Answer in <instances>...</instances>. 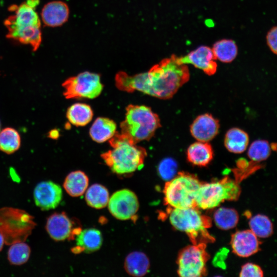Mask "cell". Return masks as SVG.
Wrapping results in <instances>:
<instances>
[{
    "instance_id": "277c9868",
    "label": "cell",
    "mask_w": 277,
    "mask_h": 277,
    "mask_svg": "<svg viewBox=\"0 0 277 277\" xmlns=\"http://www.w3.org/2000/svg\"><path fill=\"white\" fill-rule=\"evenodd\" d=\"M160 127L159 116L150 107L132 104L126 107L125 118L120 124L121 133L136 144L149 140Z\"/></svg>"
},
{
    "instance_id": "7a4b0ae2",
    "label": "cell",
    "mask_w": 277,
    "mask_h": 277,
    "mask_svg": "<svg viewBox=\"0 0 277 277\" xmlns=\"http://www.w3.org/2000/svg\"><path fill=\"white\" fill-rule=\"evenodd\" d=\"M39 2L27 0L19 6H10L9 10L14 13L4 21L7 37L30 45L33 51L38 49L42 42L41 21L35 10Z\"/></svg>"
},
{
    "instance_id": "5b68a950",
    "label": "cell",
    "mask_w": 277,
    "mask_h": 277,
    "mask_svg": "<svg viewBox=\"0 0 277 277\" xmlns=\"http://www.w3.org/2000/svg\"><path fill=\"white\" fill-rule=\"evenodd\" d=\"M198 209L169 208V221L176 229L186 233L193 244L212 242L214 238L208 231L211 221Z\"/></svg>"
},
{
    "instance_id": "e0dca14e",
    "label": "cell",
    "mask_w": 277,
    "mask_h": 277,
    "mask_svg": "<svg viewBox=\"0 0 277 277\" xmlns=\"http://www.w3.org/2000/svg\"><path fill=\"white\" fill-rule=\"evenodd\" d=\"M67 5L62 1H53L46 4L42 9L41 16L44 24L49 27L62 25L69 17Z\"/></svg>"
},
{
    "instance_id": "30bf717a",
    "label": "cell",
    "mask_w": 277,
    "mask_h": 277,
    "mask_svg": "<svg viewBox=\"0 0 277 277\" xmlns=\"http://www.w3.org/2000/svg\"><path fill=\"white\" fill-rule=\"evenodd\" d=\"M63 95L67 99L94 98L103 89L98 74L85 71L67 78L62 84Z\"/></svg>"
},
{
    "instance_id": "d6a6232c",
    "label": "cell",
    "mask_w": 277,
    "mask_h": 277,
    "mask_svg": "<svg viewBox=\"0 0 277 277\" xmlns=\"http://www.w3.org/2000/svg\"><path fill=\"white\" fill-rule=\"evenodd\" d=\"M240 276L241 277H262L264 276V272L260 266L252 263H247L242 266Z\"/></svg>"
},
{
    "instance_id": "6da1fadb",
    "label": "cell",
    "mask_w": 277,
    "mask_h": 277,
    "mask_svg": "<svg viewBox=\"0 0 277 277\" xmlns=\"http://www.w3.org/2000/svg\"><path fill=\"white\" fill-rule=\"evenodd\" d=\"M189 77L188 67L180 62L179 57L172 54L146 72L130 75L124 71L118 72L115 77V83L116 87L123 91L131 93L138 91L161 99H168L189 81Z\"/></svg>"
},
{
    "instance_id": "8992f818",
    "label": "cell",
    "mask_w": 277,
    "mask_h": 277,
    "mask_svg": "<svg viewBox=\"0 0 277 277\" xmlns=\"http://www.w3.org/2000/svg\"><path fill=\"white\" fill-rule=\"evenodd\" d=\"M201 184L194 175L179 172L165 185V204L171 208L196 207V200Z\"/></svg>"
},
{
    "instance_id": "4316f807",
    "label": "cell",
    "mask_w": 277,
    "mask_h": 277,
    "mask_svg": "<svg viewBox=\"0 0 277 277\" xmlns=\"http://www.w3.org/2000/svg\"><path fill=\"white\" fill-rule=\"evenodd\" d=\"M21 144V136L13 128L7 127L0 131V150L12 154L18 150Z\"/></svg>"
},
{
    "instance_id": "2e32d148",
    "label": "cell",
    "mask_w": 277,
    "mask_h": 277,
    "mask_svg": "<svg viewBox=\"0 0 277 277\" xmlns=\"http://www.w3.org/2000/svg\"><path fill=\"white\" fill-rule=\"evenodd\" d=\"M46 230L53 240L62 241L71 236L72 223L65 213H54L47 219Z\"/></svg>"
},
{
    "instance_id": "ba28073f",
    "label": "cell",
    "mask_w": 277,
    "mask_h": 277,
    "mask_svg": "<svg viewBox=\"0 0 277 277\" xmlns=\"http://www.w3.org/2000/svg\"><path fill=\"white\" fill-rule=\"evenodd\" d=\"M240 194L239 183L228 176L217 181L202 183L196 197V207L212 209L225 201L238 200Z\"/></svg>"
},
{
    "instance_id": "603a6c76",
    "label": "cell",
    "mask_w": 277,
    "mask_h": 277,
    "mask_svg": "<svg viewBox=\"0 0 277 277\" xmlns=\"http://www.w3.org/2000/svg\"><path fill=\"white\" fill-rule=\"evenodd\" d=\"M249 144V136L243 130L233 128L226 133L224 144L226 149L234 153H241L246 149Z\"/></svg>"
},
{
    "instance_id": "5bb4252c",
    "label": "cell",
    "mask_w": 277,
    "mask_h": 277,
    "mask_svg": "<svg viewBox=\"0 0 277 277\" xmlns=\"http://www.w3.org/2000/svg\"><path fill=\"white\" fill-rule=\"evenodd\" d=\"M261 242L250 230L238 231L232 235L231 245L237 255L246 258L260 250Z\"/></svg>"
},
{
    "instance_id": "ffe728a7",
    "label": "cell",
    "mask_w": 277,
    "mask_h": 277,
    "mask_svg": "<svg viewBox=\"0 0 277 277\" xmlns=\"http://www.w3.org/2000/svg\"><path fill=\"white\" fill-rule=\"evenodd\" d=\"M213 150L207 142L198 141L188 147L187 157L188 161L199 166L207 165L213 159Z\"/></svg>"
},
{
    "instance_id": "f546056e",
    "label": "cell",
    "mask_w": 277,
    "mask_h": 277,
    "mask_svg": "<svg viewBox=\"0 0 277 277\" xmlns=\"http://www.w3.org/2000/svg\"><path fill=\"white\" fill-rule=\"evenodd\" d=\"M31 254L30 246L25 242H18L11 245L7 258L9 263L13 265H22L29 260Z\"/></svg>"
},
{
    "instance_id": "8fae6325",
    "label": "cell",
    "mask_w": 277,
    "mask_h": 277,
    "mask_svg": "<svg viewBox=\"0 0 277 277\" xmlns=\"http://www.w3.org/2000/svg\"><path fill=\"white\" fill-rule=\"evenodd\" d=\"M110 213L116 219L127 220L134 216L138 211L139 203L136 194L124 189L114 192L108 203Z\"/></svg>"
},
{
    "instance_id": "484cf974",
    "label": "cell",
    "mask_w": 277,
    "mask_h": 277,
    "mask_svg": "<svg viewBox=\"0 0 277 277\" xmlns=\"http://www.w3.org/2000/svg\"><path fill=\"white\" fill-rule=\"evenodd\" d=\"M216 58L223 63H230L238 54V47L232 39H223L215 43L212 48Z\"/></svg>"
},
{
    "instance_id": "9a60e30c",
    "label": "cell",
    "mask_w": 277,
    "mask_h": 277,
    "mask_svg": "<svg viewBox=\"0 0 277 277\" xmlns=\"http://www.w3.org/2000/svg\"><path fill=\"white\" fill-rule=\"evenodd\" d=\"M218 120L211 114L205 113L198 116L190 126L192 135L198 141L208 142L218 133Z\"/></svg>"
},
{
    "instance_id": "ac0fdd59",
    "label": "cell",
    "mask_w": 277,
    "mask_h": 277,
    "mask_svg": "<svg viewBox=\"0 0 277 277\" xmlns=\"http://www.w3.org/2000/svg\"><path fill=\"white\" fill-rule=\"evenodd\" d=\"M76 241L77 247L74 249V250H76L75 252H91L100 248L102 244L103 238L98 230L89 228L80 232L77 234Z\"/></svg>"
},
{
    "instance_id": "9c48e42d",
    "label": "cell",
    "mask_w": 277,
    "mask_h": 277,
    "mask_svg": "<svg viewBox=\"0 0 277 277\" xmlns=\"http://www.w3.org/2000/svg\"><path fill=\"white\" fill-rule=\"evenodd\" d=\"M206 246L205 243L192 244L181 251L177 260L179 276L201 277L206 274V263L209 256Z\"/></svg>"
},
{
    "instance_id": "d590c367",
    "label": "cell",
    "mask_w": 277,
    "mask_h": 277,
    "mask_svg": "<svg viewBox=\"0 0 277 277\" xmlns=\"http://www.w3.org/2000/svg\"><path fill=\"white\" fill-rule=\"evenodd\" d=\"M4 244H5L4 239L2 234L0 233V252L2 250Z\"/></svg>"
},
{
    "instance_id": "7c38bea8",
    "label": "cell",
    "mask_w": 277,
    "mask_h": 277,
    "mask_svg": "<svg viewBox=\"0 0 277 277\" xmlns=\"http://www.w3.org/2000/svg\"><path fill=\"white\" fill-rule=\"evenodd\" d=\"M36 205L43 210L55 208L61 203L63 191L61 186L50 181L39 183L33 191Z\"/></svg>"
},
{
    "instance_id": "52a82bcc",
    "label": "cell",
    "mask_w": 277,
    "mask_h": 277,
    "mask_svg": "<svg viewBox=\"0 0 277 277\" xmlns=\"http://www.w3.org/2000/svg\"><path fill=\"white\" fill-rule=\"evenodd\" d=\"M36 225L34 217L24 210L9 207L0 208V233L7 245L25 242Z\"/></svg>"
},
{
    "instance_id": "3957f363",
    "label": "cell",
    "mask_w": 277,
    "mask_h": 277,
    "mask_svg": "<svg viewBox=\"0 0 277 277\" xmlns=\"http://www.w3.org/2000/svg\"><path fill=\"white\" fill-rule=\"evenodd\" d=\"M109 143L112 149L102 153L101 157L113 172L128 174L143 168L147 156L144 148L117 132Z\"/></svg>"
},
{
    "instance_id": "44dd1931",
    "label": "cell",
    "mask_w": 277,
    "mask_h": 277,
    "mask_svg": "<svg viewBox=\"0 0 277 277\" xmlns=\"http://www.w3.org/2000/svg\"><path fill=\"white\" fill-rule=\"evenodd\" d=\"M150 266L147 255L138 251L129 254L124 262V268L126 272L133 276L141 277L145 275Z\"/></svg>"
},
{
    "instance_id": "d6986e66",
    "label": "cell",
    "mask_w": 277,
    "mask_h": 277,
    "mask_svg": "<svg viewBox=\"0 0 277 277\" xmlns=\"http://www.w3.org/2000/svg\"><path fill=\"white\" fill-rule=\"evenodd\" d=\"M116 124L114 121L104 117H97L89 130L92 140L97 143H104L112 138L116 133Z\"/></svg>"
},
{
    "instance_id": "1f68e13d",
    "label": "cell",
    "mask_w": 277,
    "mask_h": 277,
    "mask_svg": "<svg viewBox=\"0 0 277 277\" xmlns=\"http://www.w3.org/2000/svg\"><path fill=\"white\" fill-rule=\"evenodd\" d=\"M157 170L160 177L167 182L174 178L177 174V164L174 159L165 158L160 163Z\"/></svg>"
},
{
    "instance_id": "4fadbf2b",
    "label": "cell",
    "mask_w": 277,
    "mask_h": 277,
    "mask_svg": "<svg viewBox=\"0 0 277 277\" xmlns=\"http://www.w3.org/2000/svg\"><path fill=\"white\" fill-rule=\"evenodd\" d=\"M179 60L182 64L193 65L208 75H212L216 71V58L212 49L208 46H201L187 55L179 57Z\"/></svg>"
},
{
    "instance_id": "8d00e7d4",
    "label": "cell",
    "mask_w": 277,
    "mask_h": 277,
    "mask_svg": "<svg viewBox=\"0 0 277 277\" xmlns=\"http://www.w3.org/2000/svg\"><path fill=\"white\" fill-rule=\"evenodd\" d=\"M1 122H0V131H1Z\"/></svg>"
},
{
    "instance_id": "83f0119b",
    "label": "cell",
    "mask_w": 277,
    "mask_h": 277,
    "mask_svg": "<svg viewBox=\"0 0 277 277\" xmlns=\"http://www.w3.org/2000/svg\"><path fill=\"white\" fill-rule=\"evenodd\" d=\"M216 225L223 230H228L235 227L238 223L239 216L238 212L226 207L218 208L213 215Z\"/></svg>"
},
{
    "instance_id": "4dcf8cb0",
    "label": "cell",
    "mask_w": 277,
    "mask_h": 277,
    "mask_svg": "<svg viewBox=\"0 0 277 277\" xmlns=\"http://www.w3.org/2000/svg\"><path fill=\"white\" fill-rule=\"evenodd\" d=\"M271 152V146L267 141L257 140L250 145L247 155L252 162H260L266 160L270 155Z\"/></svg>"
},
{
    "instance_id": "f1b7e54d",
    "label": "cell",
    "mask_w": 277,
    "mask_h": 277,
    "mask_svg": "<svg viewBox=\"0 0 277 277\" xmlns=\"http://www.w3.org/2000/svg\"><path fill=\"white\" fill-rule=\"evenodd\" d=\"M250 229L260 238H268L273 233V225L269 218L265 215L256 214L250 218Z\"/></svg>"
},
{
    "instance_id": "e575fe53",
    "label": "cell",
    "mask_w": 277,
    "mask_h": 277,
    "mask_svg": "<svg viewBox=\"0 0 277 277\" xmlns=\"http://www.w3.org/2000/svg\"><path fill=\"white\" fill-rule=\"evenodd\" d=\"M59 133L56 130H53L50 132L49 136L52 138H56L58 137Z\"/></svg>"
},
{
    "instance_id": "7402d4cb",
    "label": "cell",
    "mask_w": 277,
    "mask_h": 277,
    "mask_svg": "<svg viewBox=\"0 0 277 277\" xmlns=\"http://www.w3.org/2000/svg\"><path fill=\"white\" fill-rule=\"evenodd\" d=\"M89 179L83 171L76 170L70 172L66 177L63 186L71 196L77 197L82 195L87 189Z\"/></svg>"
},
{
    "instance_id": "d4e9b609",
    "label": "cell",
    "mask_w": 277,
    "mask_h": 277,
    "mask_svg": "<svg viewBox=\"0 0 277 277\" xmlns=\"http://www.w3.org/2000/svg\"><path fill=\"white\" fill-rule=\"evenodd\" d=\"M109 193L107 189L104 186L95 184L87 189L85 193L87 204L95 209L105 207L109 200Z\"/></svg>"
},
{
    "instance_id": "cb8c5ba5",
    "label": "cell",
    "mask_w": 277,
    "mask_h": 277,
    "mask_svg": "<svg viewBox=\"0 0 277 277\" xmlns=\"http://www.w3.org/2000/svg\"><path fill=\"white\" fill-rule=\"evenodd\" d=\"M93 111L85 103H77L70 106L67 110L66 116L69 122L76 126H84L92 119Z\"/></svg>"
},
{
    "instance_id": "836d02e7",
    "label": "cell",
    "mask_w": 277,
    "mask_h": 277,
    "mask_svg": "<svg viewBox=\"0 0 277 277\" xmlns=\"http://www.w3.org/2000/svg\"><path fill=\"white\" fill-rule=\"evenodd\" d=\"M267 43L271 51L277 54V26L272 27L267 33Z\"/></svg>"
}]
</instances>
